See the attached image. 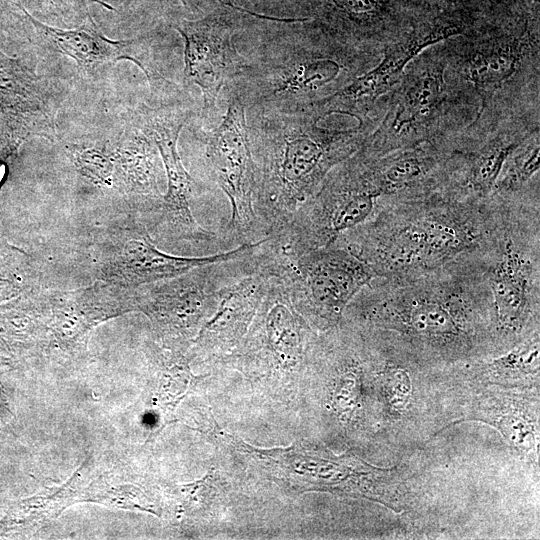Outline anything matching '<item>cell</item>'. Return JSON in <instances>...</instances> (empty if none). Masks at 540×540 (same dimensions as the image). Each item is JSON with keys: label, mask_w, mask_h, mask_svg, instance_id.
Wrapping results in <instances>:
<instances>
[{"label": "cell", "mask_w": 540, "mask_h": 540, "mask_svg": "<svg viewBox=\"0 0 540 540\" xmlns=\"http://www.w3.org/2000/svg\"><path fill=\"white\" fill-rule=\"evenodd\" d=\"M204 159L213 182L228 198L231 207L220 236L223 245L266 239L254 209L255 174L246 109L231 87L221 123L204 138Z\"/></svg>", "instance_id": "ba28073f"}, {"label": "cell", "mask_w": 540, "mask_h": 540, "mask_svg": "<svg viewBox=\"0 0 540 540\" xmlns=\"http://www.w3.org/2000/svg\"><path fill=\"white\" fill-rule=\"evenodd\" d=\"M490 197L494 224L474 257L490 289L496 333L513 341L525 332H538L539 193Z\"/></svg>", "instance_id": "277c9868"}, {"label": "cell", "mask_w": 540, "mask_h": 540, "mask_svg": "<svg viewBox=\"0 0 540 540\" xmlns=\"http://www.w3.org/2000/svg\"><path fill=\"white\" fill-rule=\"evenodd\" d=\"M180 1H181V3H182L185 7H187V8H190V6L193 5L192 2H191V0H180ZM218 1H220V2H221L223 5H225V6L233 7V4L227 3V2H225L224 0H218Z\"/></svg>", "instance_id": "d4e9b609"}, {"label": "cell", "mask_w": 540, "mask_h": 540, "mask_svg": "<svg viewBox=\"0 0 540 540\" xmlns=\"http://www.w3.org/2000/svg\"><path fill=\"white\" fill-rule=\"evenodd\" d=\"M191 115L190 109L173 106L143 107L137 113L135 127L155 144L167 179L166 193L149 210L157 216L154 227L162 229L168 238L222 245L220 237L203 228L191 211L194 180L177 148L179 134Z\"/></svg>", "instance_id": "30bf717a"}, {"label": "cell", "mask_w": 540, "mask_h": 540, "mask_svg": "<svg viewBox=\"0 0 540 540\" xmlns=\"http://www.w3.org/2000/svg\"><path fill=\"white\" fill-rule=\"evenodd\" d=\"M264 242L257 250L254 265L220 289L217 307L195 341L203 353L220 355L230 351L247 333L269 281L279 269Z\"/></svg>", "instance_id": "5bb4252c"}, {"label": "cell", "mask_w": 540, "mask_h": 540, "mask_svg": "<svg viewBox=\"0 0 540 540\" xmlns=\"http://www.w3.org/2000/svg\"><path fill=\"white\" fill-rule=\"evenodd\" d=\"M49 2H51L53 5L55 6H63L64 5V2L62 0H48Z\"/></svg>", "instance_id": "484cf974"}, {"label": "cell", "mask_w": 540, "mask_h": 540, "mask_svg": "<svg viewBox=\"0 0 540 540\" xmlns=\"http://www.w3.org/2000/svg\"><path fill=\"white\" fill-rule=\"evenodd\" d=\"M522 44L513 41L494 44L477 52L469 61L468 76L479 94L482 107L487 99L516 71Z\"/></svg>", "instance_id": "ffe728a7"}, {"label": "cell", "mask_w": 540, "mask_h": 540, "mask_svg": "<svg viewBox=\"0 0 540 540\" xmlns=\"http://www.w3.org/2000/svg\"><path fill=\"white\" fill-rule=\"evenodd\" d=\"M7 175V164L4 161H0V186L5 180Z\"/></svg>", "instance_id": "cb8c5ba5"}, {"label": "cell", "mask_w": 540, "mask_h": 540, "mask_svg": "<svg viewBox=\"0 0 540 540\" xmlns=\"http://www.w3.org/2000/svg\"><path fill=\"white\" fill-rule=\"evenodd\" d=\"M494 224V204L445 190L380 198L366 222L334 241L375 277L402 279L435 270L479 249Z\"/></svg>", "instance_id": "7a4b0ae2"}, {"label": "cell", "mask_w": 540, "mask_h": 540, "mask_svg": "<svg viewBox=\"0 0 540 540\" xmlns=\"http://www.w3.org/2000/svg\"><path fill=\"white\" fill-rule=\"evenodd\" d=\"M254 252L133 287V310L146 314L164 337L188 339L200 331L213 314L220 289L254 265Z\"/></svg>", "instance_id": "9c48e42d"}, {"label": "cell", "mask_w": 540, "mask_h": 540, "mask_svg": "<svg viewBox=\"0 0 540 540\" xmlns=\"http://www.w3.org/2000/svg\"><path fill=\"white\" fill-rule=\"evenodd\" d=\"M534 1L538 2L539 0H534Z\"/></svg>", "instance_id": "4316f807"}, {"label": "cell", "mask_w": 540, "mask_h": 540, "mask_svg": "<svg viewBox=\"0 0 540 540\" xmlns=\"http://www.w3.org/2000/svg\"><path fill=\"white\" fill-rule=\"evenodd\" d=\"M380 198L367 175L363 157L356 151L328 172L317 191L267 242L284 257L325 247L371 218Z\"/></svg>", "instance_id": "8992f818"}, {"label": "cell", "mask_w": 540, "mask_h": 540, "mask_svg": "<svg viewBox=\"0 0 540 540\" xmlns=\"http://www.w3.org/2000/svg\"><path fill=\"white\" fill-rule=\"evenodd\" d=\"M539 135L520 143L507 158L491 195L511 197L538 190L534 179L539 172Z\"/></svg>", "instance_id": "44dd1931"}, {"label": "cell", "mask_w": 540, "mask_h": 540, "mask_svg": "<svg viewBox=\"0 0 540 540\" xmlns=\"http://www.w3.org/2000/svg\"><path fill=\"white\" fill-rule=\"evenodd\" d=\"M341 320L395 332L432 356H466L496 334L490 289L473 252L419 276L373 278Z\"/></svg>", "instance_id": "6da1fadb"}, {"label": "cell", "mask_w": 540, "mask_h": 540, "mask_svg": "<svg viewBox=\"0 0 540 540\" xmlns=\"http://www.w3.org/2000/svg\"><path fill=\"white\" fill-rule=\"evenodd\" d=\"M322 117L304 111L251 114L254 209L266 238L279 233L319 188L328 172L363 145V126L323 128Z\"/></svg>", "instance_id": "3957f363"}, {"label": "cell", "mask_w": 540, "mask_h": 540, "mask_svg": "<svg viewBox=\"0 0 540 540\" xmlns=\"http://www.w3.org/2000/svg\"><path fill=\"white\" fill-rule=\"evenodd\" d=\"M26 18L43 41L61 54L73 59L84 72H94L103 65L120 60L133 61L146 75L149 83L164 80L153 68L138 57L139 43L135 40H112L106 37L91 15L73 29H60L30 15L22 8Z\"/></svg>", "instance_id": "e0dca14e"}, {"label": "cell", "mask_w": 540, "mask_h": 540, "mask_svg": "<svg viewBox=\"0 0 540 540\" xmlns=\"http://www.w3.org/2000/svg\"><path fill=\"white\" fill-rule=\"evenodd\" d=\"M1 144L8 155L31 136L53 139L54 111L45 80L0 49Z\"/></svg>", "instance_id": "9a60e30c"}, {"label": "cell", "mask_w": 540, "mask_h": 540, "mask_svg": "<svg viewBox=\"0 0 540 540\" xmlns=\"http://www.w3.org/2000/svg\"><path fill=\"white\" fill-rule=\"evenodd\" d=\"M348 71L340 56L295 37L263 43L230 87L250 114L292 113L311 108L320 93Z\"/></svg>", "instance_id": "5b68a950"}, {"label": "cell", "mask_w": 540, "mask_h": 540, "mask_svg": "<svg viewBox=\"0 0 540 540\" xmlns=\"http://www.w3.org/2000/svg\"><path fill=\"white\" fill-rule=\"evenodd\" d=\"M66 153L77 170L100 187L116 185V162L113 150L97 144L69 143Z\"/></svg>", "instance_id": "7402d4cb"}, {"label": "cell", "mask_w": 540, "mask_h": 540, "mask_svg": "<svg viewBox=\"0 0 540 540\" xmlns=\"http://www.w3.org/2000/svg\"><path fill=\"white\" fill-rule=\"evenodd\" d=\"M344 17L353 22H362L382 8L384 0H329Z\"/></svg>", "instance_id": "603a6c76"}, {"label": "cell", "mask_w": 540, "mask_h": 540, "mask_svg": "<svg viewBox=\"0 0 540 540\" xmlns=\"http://www.w3.org/2000/svg\"><path fill=\"white\" fill-rule=\"evenodd\" d=\"M263 241L243 243L209 256H175L158 249L146 226L133 222L118 228L103 243L96 276L103 282L138 287L178 276L196 267L244 257L252 254Z\"/></svg>", "instance_id": "8fae6325"}, {"label": "cell", "mask_w": 540, "mask_h": 540, "mask_svg": "<svg viewBox=\"0 0 540 540\" xmlns=\"http://www.w3.org/2000/svg\"><path fill=\"white\" fill-rule=\"evenodd\" d=\"M116 184L127 192L154 200L159 198L160 167L155 144L137 128L113 150Z\"/></svg>", "instance_id": "d6986e66"}, {"label": "cell", "mask_w": 540, "mask_h": 540, "mask_svg": "<svg viewBox=\"0 0 540 540\" xmlns=\"http://www.w3.org/2000/svg\"><path fill=\"white\" fill-rule=\"evenodd\" d=\"M173 28L184 40L185 82L200 88L203 117L208 118L217 110L222 87L246 64L233 42L234 22L229 13L215 12L197 20H179Z\"/></svg>", "instance_id": "7c38bea8"}, {"label": "cell", "mask_w": 540, "mask_h": 540, "mask_svg": "<svg viewBox=\"0 0 540 540\" xmlns=\"http://www.w3.org/2000/svg\"><path fill=\"white\" fill-rule=\"evenodd\" d=\"M461 33L451 23L436 24L416 31L402 40L387 46L380 63L367 73L352 79L334 93L317 100L312 108L324 117L331 113H342L361 118L376 98L400 81L408 63L423 49L445 38Z\"/></svg>", "instance_id": "2e32d148"}, {"label": "cell", "mask_w": 540, "mask_h": 540, "mask_svg": "<svg viewBox=\"0 0 540 540\" xmlns=\"http://www.w3.org/2000/svg\"><path fill=\"white\" fill-rule=\"evenodd\" d=\"M358 151L381 198L412 197L442 188L448 155L436 148L418 145L379 157Z\"/></svg>", "instance_id": "ac0fdd59"}, {"label": "cell", "mask_w": 540, "mask_h": 540, "mask_svg": "<svg viewBox=\"0 0 540 540\" xmlns=\"http://www.w3.org/2000/svg\"><path fill=\"white\" fill-rule=\"evenodd\" d=\"M271 251L294 307L319 330L337 327L349 302L375 278L365 263L335 242L295 257Z\"/></svg>", "instance_id": "52a82bcc"}, {"label": "cell", "mask_w": 540, "mask_h": 540, "mask_svg": "<svg viewBox=\"0 0 540 540\" xmlns=\"http://www.w3.org/2000/svg\"><path fill=\"white\" fill-rule=\"evenodd\" d=\"M444 67L427 64L407 75L382 126L360 150L371 157L423 143L445 98Z\"/></svg>", "instance_id": "4fadbf2b"}]
</instances>
